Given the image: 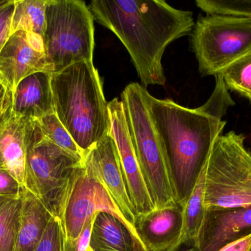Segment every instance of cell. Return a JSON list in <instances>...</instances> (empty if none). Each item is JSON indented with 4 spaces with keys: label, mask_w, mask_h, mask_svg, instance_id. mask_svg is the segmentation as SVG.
I'll use <instances>...</instances> for the list:
<instances>
[{
    "label": "cell",
    "mask_w": 251,
    "mask_h": 251,
    "mask_svg": "<svg viewBox=\"0 0 251 251\" xmlns=\"http://www.w3.org/2000/svg\"><path fill=\"white\" fill-rule=\"evenodd\" d=\"M203 106L191 109L170 99L159 100L146 93L149 114L168 161L177 203L184 206L206 166L215 140L223 134V117L234 106L221 75Z\"/></svg>",
    "instance_id": "1"
},
{
    "label": "cell",
    "mask_w": 251,
    "mask_h": 251,
    "mask_svg": "<svg viewBox=\"0 0 251 251\" xmlns=\"http://www.w3.org/2000/svg\"><path fill=\"white\" fill-rule=\"evenodd\" d=\"M88 7L94 20L123 43L144 88L165 85L162 56L170 44L193 30V13L162 0H94Z\"/></svg>",
    "instance_id": "2"
},
{
    "label": "cell",
    "mask_w": 251,
    "mask_h": 251,
    "mask_svg": "<svg viewBox=\"0 0 251 251\" xmlns=\"http://www.w3.org/2000/svg\"><path fill=\"white\" fill-rule=\"evenodd\" d=\"M54 112L85 157L110 135L111 119L102 83L93 61L51 74Z\"/></svg>",
    "instance_id": "3"
},
{
    "label": "cell",
    "mask_w": 251,
    "mask_h": 251,
    "mask_svg": "<svg viewBox=\"0 0 251 251\" xmlns=\"http://www.w3.org/2000/svg\"><path fill=\"white\" fill-rule=\"evenodd\" d=\"M146 88L128 84L122 102L128 134L155 209L177 203L176 193L168 161L149 114Z\"/></svg>",
    "instance_id": "4"
},
{
    "label": "cell",
    "mask_w": 251,
    "mask_h": 251,
    "mask_svg": "<svg viewBox=\"0 0 251 251\" xmlns=\"http://www.w3.org/2000/svg\"><path fill=\"white\" fill-rule=\"evenodd\" d=\"M25 187L58 218L71 178L85 159L55 145L43 134L36 121L26 119Z\"/></svg>",
    "instance_id": "5"
},
{
    "label": "cell",
    "mask_w": 251,
    "mask_h": 251,
    "mask_svg": "<svg viewBox=\"0 0 251 251\" xmlns=\"http://www.w3.org/2000/svg\"><path fill=\"white\" fill-rule=\"evenodd\" d=\"M94 17L81 0H47L44 47L52 73L93 61Z\"/></svg>",
    "instance_id": "6"
},
{
    "label": "cell",
    "mask_w": 251,
    "mask_h": 251,
    "mask_svg": "<svg viewBox=\"0 0 251 251\" xmlns=\"http://www.w3.org/2000/svg\"><path fill=\"white\" fill-rule=\"evenodd\" d=\"M245 139L232 131L215 140L205 167L206 209L251 205V153Z\"/></svg>",
    "instance_id": "7"
},
{
    "label": "cell",
    "mask_w": 251,
    "mask_h": 251,
    "mask_svg": "<svg viewBox=\"0 0 251 251\" xmlns=\"http://www.w3.org/2000/svg\"><path fill=\"white\" fill-rule=\"evenodd\" d=\"M192 48L203 76H217L251 53V19L206 14L194 26Z\"/></svg>",
    "instance_id": "8"
},
{
    "label": "cell",
    "mask_w": 251,
    "mask_h": 251,
    "mask_svg": "<svg viewBox=\"0 0 251 251\" xmlns=\"http://www.w3.org/2000/svg\"><path fill=\"white\" fill-rule=\"evenodd\" d=\"M97 212H100L97 178L86 156L71 178L59 217L64 249L78 238L85 223Z\"/></svg>",
    "instance_id": "9"
},
{
    "label": "cell",
    "mask_w": 251,
    "mask_h": 251,
    "mask_svg": "<svg viewBox=\"0 0 251 251\" xmlns=\"http://www.w3.org/2000/svg\"><path fill=\"white\" fill-rule=\"evenodd\" d=\"M37 72L52 74L44 38L25 31L12 34L0 52V81L13 93L22 80Z\"/></svg>",
    "instance_id": "10"
},
{
    "label": "cell",
    "mask_w": 251,
    "mask_h": 251,
    "mask_svg": "<svg viewBox=\"0 0 251 251\" xmlns=\"http://www.w3.org/2000/svg\"><path fill=\"white\" fill-rule=\"evenodd\" d=\"M111 119L110 135L114 139L127 191L136 217L154 210L155 206L142 173L128 134L122 100L114 98L108 103Z\"/></svg>",
    "instance_id": "11"
},
{
    "label": "cell",
    "mask_w": 251,
    "mask_h": 251,
    "mask_svg": "<svg viewBox=\"0 0 251 251\" xmlns=\"http://www.w3.org/2000/svg\"><path fill=\"white\" fill-rule=\"evenodd\" d=\"M251 235V205L240 207L210 208L194 246L198 251H221Z\"/></svg>",
    "instance_id": "12"
},
{
    "label": "cell",
    "mask_w": 251,
    "mask_h": 251,
    "mask_svg": "<svg viewBox=\"0 0 251 251\" xmlns=\"http://www.w3.org/2000/svg\"><path fill=\"white\" fill-rule=\"evenodd\" d=\"M87 156L96 176L117 205L131 229L137 234L134 225L135 212L127 191L114 139L110 134L104 137Z\"/></svg>",
    "instance_id": "13"
},
{
    "label": "cell",
    "mask_w": 251,
    "mask_h": 251,
    "mask_svg": "<svg viewBox=\"0 0 251 251\" xmlns=\"http://www.w3.org/2000/svg\"><path fill=\"white\" fill-rule=\"evenodd\" d=\"M136 231L149 251H168L176 246L183 230V207L178 203L136 217Z\"/></svg>",
    "instance_id": "14"
},
{
    "label": "cell",
    "mask_w": 251,
    "mask_h": 251,
    "mask_svg": "<svg viewBox=\"0 0 251 251\" xmlns=\"http://www.w3.org/2000/svg\"><path fill=\"white\" fill-rule=\"evenodd\" d=\"M11 109L16 114L32 120L54 113L51 74L37 72L22 80L12 93Z\"/></svg>",
    "instance_id": "15"
},
{
    "label": "cell",
    "mask_w": 251,
    "mask_h": 251,
    "mask_svg": "<svg viewBox=\"0 0 251 251\" xmlns=\"http://www.w3.org/2000/svg\"><path fill=\"white\" fill-rule=\"evenodd\" d=\"M26 119L16 114L11 108L0 118V169L10 172L24 187L26 176Z\"/></svg>",
    "instance_id": "16"
},
{
    "label": "cell",
    "mask_w": 251,
    "mask_h": 251,
    "mask_svg": "<svg viewBox=\"0 0 251 251\" xmlns=\"http://www.w3.org/2000/svg\"><path fill=\"white\" fill-rule=\"evenodd\" d=\"M90 247L94 251H149L137 243L126 226L107 212H97Z\"/></svg>",
    "instance_id": "17"
},
{
    "label": "cell",
    "mask_w": 251,
    "mask_h": 251,
    "mask_svg": "<svg viewBox=\"0 0 251 251\" xmlns=\"http://www.w3.org/2000/svg\"><path fill=\"white\" fill-rule=\"evenodd\" d=\"M53 215L35 195L27 190L23 197L20 228L15 251H33Z\"/></svg>",
    "instance_id": "18"
},
{
    "label": "cell",
    "mask_w": 251,
    "mask_h": 251,
    "mask_svg": "<svg viewBox=\"0 0 251 251\" xmlns=\"http://www.w3.org/2000/svg\"><path fill=\"white\" fill-rule=\"evenodd\" d=\"M205 167L188 200L183 206V230L181 238L176 246L168 251L174 250L181 245L190 244L194 246L196 243L206 211L204 203Z\"/></svg>",
    "instance_id": "19"
},
{
    "label": "cell",
    "mask_w": 251,
    "mask_h": 251,
    "mask_svg": "<svg viewBox=\"0 0 251 251\" xmlns=\"http://www.w3.org/2000/svg\"><path fill=\"white\" fill-rule=\"evenodd\" d=\"M47 0H14L10 35L18 31L33 32L44 38Z\"/></svg>",
    "instance_id": "20"
},
{
    "label": "cell",
    "mask_w": 251,
    "mask_h": 251,
    "mask_svg": "<svg viewBox=\"0 0 251 251\" xmlns=\"http://www.w3.org/2000/svg\"><path fill=\"white\" fill-rule=\"evenodd\" d=\"M23 197L0 198V251H16Z\"/></svg>",
    "instance_id": "21"
},
{
    "label": "cell",
    "mask_w": 251,
    "mask_h": 251,
    "mask_svg": "<svg viewBox=\"0 0 251 251\" xmlns=\"http://www.w3.org/2000/svg\"><path fill=\"white\" fill-rule=\"evenodd\" d=\"M35 121L43 134L50 141L74 156L85 159L83 152L76 144L69 131L63 126L55 112L46 115Z\"/></svg>",
    "instance_id": "22"
},
{
    "label": "cell",
    "mask_w": 251,
    "mask_h": 251,
    "mask_svg": "<svg viewBox=\"0 0 251 251\" xmlns=\"http://www.w3.org/2000/svg\"><path fill=\"white\" fill-rule=\"evenodd\" d=\"M219 75L228 90L251 102V53L231 63Z\"/></svg>",
    "instance_id": "23"
},
{
    "label": "cell",
    "mask_w": 251,
    "mask_h": 251,
    "mask_svg": "<svg viewBox=\"0 0 251 251\" xmlns=\"http://www.w3.org/2000/svg\"><path fill=\"white\" fill-rule=\"evenodd\" d=\"M196 3L206 14L251 19V0H197Z\"/></svg>",
    "instance_id": "24"
},
{
    "label": "cell",
    "mask_w": 251,
    "mask_h": 251,
    "mask_svg": "<svg viewBox=\"0 0 251 251\" xmlns=\"http://www.w3.org/2000/svg\"><path fill=\"white\" fill-rule=\"evenodd\" d=\"M33 251H64V237L60 220L52 217Z\"/></svg>",
    "instance_id": "25"
},
{
    "label": "cell",
    "mask_w": 251,
    "mask_h": 251,
    "mask_svg": "<svg viewBox=\"0 0 251 251\" xmlns=\"http://www.w3.org/2000/svg\"><path fill=\"white\" fill-rule=\"evenodd\" d=\"M26 190L10 172L0 169V198H19Z\"/></svg>",
    "instance_id": "26"
},
{
    "label": "cell",
    "mask_w": 251,
    "mask_h": 251,
    "mask_svg": "<svg viewBox=\"0 0 251 251\" xmlns=\"http://www.w3.org/2000/svg\"><path fill=\"white\" fill-rule=\"evenodd\" d=\"M14 0H3L0 4V52L10 36Z\"/></svg>",
    "instance_id": "27"
},
{
    "label": "cell",
    "mask_w": 251,
    "mask_h": 251,
    "mask_svg": "<svg viewBox=\"0 0 251 251\" xmlns=\"http://www.w3.org/2000/svg\"><path fill=\"white\" fill-rule=\"evenodd\" d=\"M97 213L88 220L78 238L70 246L65 248L64 251H87L88 250V248L90 247L93 225H94Z\"/></svg>",
    "instance_id": "28"
},
{
    "label": "cell",
    "mask_w": 251,
    "mask_h": 251,
    "mask_svg": "<svg viewBox=\"0 0 251 251\" xmlns=\"http://www.w3.org/2000/svg\"><path fill=\"white\" fill-rule=\"evenodd\" d=\"M12 93L0 81V118L11 108Z\"/></svg>",
    "instance_id": "29"
},
{
    "label": "cell",
    "mask_w": 251,
    "mask_h": 251,
    "mask_svg": "<svg viewBox=\"0 0 251 251\" xmlns=\"http://www.w3.org/2000/svg\"><path fill=\"white\" fill-rule=\"evenodd\" d=\"M251 246V235L226 246L221 251H249Z\"/></svg>",
    "instance_id": "30"
},
{
    "label": "cell",
    "mask_w": 251,
    "mask_h": 251,
    "mask_svg": "<svg viewBox=\"0 0 251 251\" xmlns=\"http://www.w3.org/2000/svg\"><path fill=\"white\" fill-rule=\"evenodd\" d=\"M171 251H198L193 245L184 244Z\"/></svg>",
    "instance_id": "31"
},
{
    "label": "cell",
    "mask_w": 251,
    "mask_h": 251,
    "mask_svg": "<svg viewBox=\"0 0 251 251\" xmlns=\"http://www.w3.org/2000/svg\"><path fill=\"white\" fill-rule=\"evenodd\" d=\"M87 251H93L92 249H91V247H89V248H88V250H87Z\"/></svg>",
    "instance_id": "32"
},
{
    "label": "cell",
    "mask_w": 251,
    "mask_h": 251,
    "mask_svg": "<svg viewBox=\"0 0 251 251\" xmlns=\"http://www.w3.org/2000/svg\"><path fill=\"white\" fill-rule=\"evenodd\" d=\"M249 251H251V247H250V249H249Z\"/></svg>",
    "instance_id": "33"
},
{
    "label": "cell",
    "mask_w": 251,
    "mask_h": 251,
    "mask_svg": "<svg viewBox=\"0 0 251 251\" xmlns=\"http://www.w3.org/2000/svg\"><path fill=\"white\" fill-rule=\"evenodd\" d=\"M1 1H2V0H0V3H1Z\"/></svg>",
    "instance_id": "34"
},
{
    "label": "cell",
    "mask_w": 251,
    "mask_h": 251,
    "mask_svg": "<svg viewBox=\"0 0 251 251\" xmlns=\"http://www.w3.org/2000/svg\"><path fill=\"white\" fill-rule=\"evenodd\" d=\"M2 1H3V0H2ZM1 2H2V1H1ZM1 3H0V4H1Z\"/></svg>",
    "instance_id": "35"
}]
</instances>
